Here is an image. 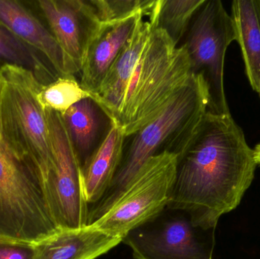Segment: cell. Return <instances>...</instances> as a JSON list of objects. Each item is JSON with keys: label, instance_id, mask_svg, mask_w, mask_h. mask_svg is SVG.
Wrapping results in <instances>:
<instances>
[{"label": "cell", "instance_id": "cell-17", "mask_svg": "<svg viewBox=\"0 0 260 259\" xmlns=\"http://www.w3.org/2000/svg\"><path fill=\"white\" fill-rule=\"evenodd\" d=\"M102 114L105 112L91 97L81 100L61 114L82 168L99 146Z\"/></svg>", "mask_w": 260, "mask_h": 259}, {"label": "cell", "instance_id": "cell-20", "mask_svg": "<svg viewBox=\"0 0 260 259\" xmlns=\"http://www.w3.org/2000/svg\"><path fill=\"white\" fill-rule=\"evenodd\" d=\"M205 0H161L157 27L166 32L179 47L194 15Z\"/></svg>", "mask_w": 260, "mask_h": 259}, {"label": "cell", "instance_id": "cell-9", "mask_svg": "<svg viewBox=\"0 0 260 259\" xmlns=\"http://www.w3.org/2000/svg\"><path fill=\"white\" fill-rule=\"evenodd\" d=\"M49 30L62 49L72 76L80 72L87 41L99 22L89 1L35 2Z\"/></svg>", "mask_w": 260, "mask_h": 259}, {"label": "cell", "instance_id": "cell-12", "mask_svg": "<svg viewBox=\"0 0 260 259\" xmlns=\"http://www.w3.org/2000/svg\"><path fill=\"white\" fill-rule=\"evenodd\" d=\"M148 2L134 15L119 21L99 22L93 29L85 45L80 71L81 85L91 95L102 85Z\"/></svg>", "mask_w": 260, "mask_h": 259}, {"label": "cell", "instance_id": "cell-4", "mask_svg": "<svg viewBox=\"0 0 260 259\" xmlns=\"http://www.w3.org/2000/svg\"><path fill=\"white\" fill-rule=\"evenodd\" d=\"M209 88L202 75L192 73L187 83L151 123L133 134V140L100 208L112 201L151 157L163 152L180 158L209 109Z\"/></svg>", "mask_w": 260, "mask_h": 259}, {"label": "cell", "instance_id": "cell-10", "mask_svg": "<svg viewBox=\"0 0 260 259\" xmlns=\"http://www.w3.org/2000/svg\"><path fill=\"white\" fill-rule=\"evenodd\" d=\"M135 259H209L189 219L174 217L142 225L123 239Z\"/></svg>", "mask_w": 260, "mask_h": 259}, {"label": "cell", "instance_id": "cell-22", "mask_svg": "<svg viewBox=\"0 0 260 259\" xmlns=\"http://www.w3.org/2000/svg\"><path fill=\"white\" fill-rule=\"evenodd\" d=\"M35 245L0 240V259H34Z\"/></svg>", "mask_w": 260, "mask_h": 259}, {"label": "cell", "instance_id": "cell-21", "mask_svg": "<svg viewBox=\"0 0 260 259\" xmlns=\"http://www.w3.org/2000/svg\"><path fill=\"white\" fill-rule=\"evenodd\" d=\"M99 22H111L139 12L148 0H91L89 1Z\"/></svg>", "mask_w": 260, "mask_h": 259}, {"label": "cell", "instance_id": "cell-14", "mask_svg": "<svg viewBox=\"0 0 260 259\" xmlns=\"http://www.w3.org/2000/svg\"><path fill=\"white\" fill-rule=\"evenodd\" d=\"M122 241L89 225L79 229H60L35 245L34 259H96Z\"/></svg>", "mask_w": 260, "mask_h": 259}, {"label": "cell", "instance_id": "cell-13", "mask_svg": "<svg viewBox=\"0 0 260 259\" xmlns=\"http://www.w3.org/2000/svg\"><path fill=\"white\" fill-rule=\"evenodd\" d=\"M0 24L39 53L59 77L72 76L65 55L48 27L24 3L0 0Z\"/></svg>", "mask_w": 260, "mask_h": 259}, {"label": "cell", "instance_id": "cell-6", "mask_svg": "<svg viewBox=\"0 0 260 259\" xmlns=\"http://www.w3.org/2000/svg\"><path fill=\"white\" fill-rule=\"evenodd\" d=\"M177 155L163 152L151 157L124 189L98 211L89 225L123 240L154 220L168 208L177 176Z\"/></svg>", "mask_w": 260, "mask_h": 259}, {"label": "cell", "instance_id": "cell-23", "mask_svg": "<svg viewBox=\"0 0 260 259\" xmlns=\"http://www.w3.org/2000/svg\"><path fill=\"white\" fill-rule=\"evenodd\" d=\"M253 160L256 165H260V143L253 149Z\"/></svg>", "mask_w": 260, "mask_h": 259}, {"label": "cell", "instance_id": "cell-15", "mask_svg": "<svg viewBox=\"0 0 260 259\" xmlns=\"http://www.w3.org/2000/svg\"><path fill=\"white\" fill-rule=\"evenodd\" d=\"M126 138L123 129L111 122L104 139L82 168L88 204L102 200L111 187L123 159Z\"/></svg>", "mask_w": 260, "mask_h": 259}, {"label": "cell", "instance_id": "cell-16", "mask_svg": "<svg viewBox=\"0 0 260 259\" xmlns=\"http://www.w3.org/2000/svg\"><path fill=\"white\" fill-rule=\"evenodd\" d=\"M232 17L247 79L253 91L259 93V0H235L232 3Z\"/></svg>", "mask_w": 260, "mask_h": 259}, {"label": "cell", "instance_id": "cell-24", "mask_svg": "<svg viewBox=\"0 0 260 259\" xmlns=\"http://www.w3.org/2000/svg\"><path fill=\"white\" fill-rule=\"evenodd\" d=\"M209 259H212V258H209Z\"/></svg>", "mask_w": 260, "mask_h": 259}, {"label": "cell", "instance_id": "cell-25", "mask_svg": "<svg viewBox=\"0 0 260 259\" xmlns=\"http://www.w3.org/2000/svg\"><path fill=\"white\" fill-rule=\"evenodd\" d=\"M259 96H260V92L259 93Z\"/></svg>", "mask_w": 260, "mask_h": 259}, {"label": "cell", "instance_id": "cell-2", "mask_svg": "<svg viewBox=\"0 0 260 259\" xmlns=\"http://www.w3.org/2000/svg\"><path fill=\"white\" fill-rule=\"evenodd\" d=\"M192 75L184 45L177 47L166 32L153 30L129 79L115 118L111 121L132 136L154 120Z\"/></svg>", "mask_w": 260, "mask_h": 259}, {"label": "cell", "instance_id": "cell-8", "mask_svg": "<svg viewBox=\"0 0 260 259\" xmlns=\"http://www.w3.org/2000/svg\"><path fill=\"white\" fill-rule=\"evenodd\" d=\"M44 110L54 160L53 173L46 186L50 211L60 229L84 228L89 224L90 216L82 165L61 114Z\"/></svg>", "mask_w": 260, "mask_h": 259}, {"label": "cell", "instance_id": "cell-19", "mask_svg": "<svg viewBox=\"0 0 260 259\" xmlns=\"http://www.w3.org/2000/svg\"><path fill=\"white\" fill-rule=\"evenodd\" d=\"M91 97L73 76L58 77L38 90V100L44 109L63 114L76 103Z\"/></svg>", "mask_w": 260, "mask_h": 259}, {"label": "cell", "instance_id": "cell-11", "mask_svg": "<svg viewBox=\"0 0 260 259\" xmlns=\"http://www.w3.org/2000/svg\"><path fill=\"white\" fill-rule=\"evenodd\" d=\"M161 0L149 1L131 36L117 56L98 91L91 94L112 121L120 107L129 79L142 56L153 30L157 27Z\"/></svg>", "mask_w": 260, "mask_h": 259}, {"label": "cell", "instance_id": "cell-1", "mask_svg": "<svg viewBox=\"0 0 260 259\" xmlns=\"http://www.w3.org/2000/svg\"><path fill=\"white\" fill-rule=\"evenodd\" d=\"M253 149L232 114L208 109L183 155L168 209L186 213L194 228L215 229L238 208L255 177Z\"/></svg>", "mask_w": 260, "mask_h": 259}, {"label": "cell", "instance_id": "cell-7", "mask_svg": "<svg viewBox=\"0 0 260 259\" xmlns=\"http://www.w3.org/2000/svg\"><path fill=\"white\" fill-rule=\"evenodd\" d=\"M185 46L193 74L202 75L209 88V110L230 114L224 84V59L236 41L235 24L220 0H205L191 21ZM182 45V44H181Z\"/></svg>", "mask_w": 260, "mask_h": 259}, {"label": "cell", "instance_id": "cell-26", "mask_svg": "<svg viewBox=\"0 0 260 259\" xmlns=\"http://www.w3.org/2000/svg\"><path fill=\"white\" fill-rule=\"evenodd\" d=\"M259 4H260V0H259Z\"/></svg>", "mask_w": 260, "mask_h": 259}, {"label": "cell", "instance_id": "cell-3", "mask_svg": "<svg viewBox=\"0 0 260 259\" xmlns=\"http://www.w3.org/2000/svg\"><path fill=\"white\" fill-rule=\"evenodd\" d=\"M59 230L42 178L11 138L0 109V240L35 245Z\"/></svg>", "mask_w": 260, "mask_h": 259}, {"label": "cell", "instance_id": "cell-18", "mask_svg": "<svg viewBox=\"0 0 260 259\" xmlns=\"http://www.w3.org/2000/svg\"><path fill=\"white\" fill-rule=\"evenodd\" d=\"M6 65L31 71L43 85L51 83L59 77L39 53L0 24V68Z\"/></svg>", "mask_w": 260, "mask_h": 259}, {"label": "cell", "instance_id": "cell-5", "mask_svg": "<svg viewBox=\"0 0 260 259\" xmlns=\"http://www.w3.org/2000/svg\"><path fill=\"white\" fill-rule=\"evenodd\" d=\"M41 84L31 71L0 68V109L3 124L18 149L42 178L44 188L54 167L45 110L38 100Z\"/></svg>", "mask_w": 260, "mask_h": 259}]
</instances>
